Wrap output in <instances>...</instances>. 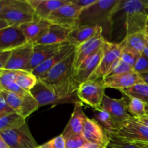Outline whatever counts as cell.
<instances>
[{"label":"cell","instance_id":"1","mask_svg":"<svg viewBox=\"0 0 148 148\" xmlns=\"http://www.w3.org/2000/svg\"><path fill=\"white\" fill-rule=\"evenodd\" d=\"M147 19L148 0H120L113 16V29L121 26L125 38L145 30Z\"/></svg>","mask_w":148,"mask_h":148},{"label":"cell","instance_id":"2","mask_svg":"<svg viewBox=\"0 0 148 148\" xmlns=\"http://www.w3.org/2000/svg\"><path fill=\"white\" fill-rule=\"evenodd\" d=\"M75 51L51 69L41 79L59 98L73 102V95L79 88L74 69Z\"/></svg>","mask_w":148,"mask_h":148},{"label":"cell","instance_id":"3","mask_svg":"<svg viewBox=\"0 0 148 148\" xmlns=\"http://www.w3.org/2000/svg\"><path fill=\"white\" fill-rule=\"evenodd\" d=\"M120 0H97L81 11L77 26L88 25L101 27L103 36L110 41L113 33V16Z\"/></svg>","mask_w":148,"mask_h":148},{"label":"cell","instance_id":"4","mask_svg":"<svg viewBox=\"0 0 148 148\" xmlns=\"http://www.w3.org/2000/svg\"><path fill=\"white\" fill-rule=\"evenodd\" d=\"M35 10L27 0H12L0 12V18L12 25H21L36 19Z\"/></svg>","mask_w":148,"mask_h":148},{"label":"cell","instance_id":"5","mask_svg":"<svg viewBox=\"0 0 148 148\" xmlns=\"http://www.w3.org/2000/svg\"><path fill=\"white\" fill-rule=\"evenodd\" d=\"M105 89L103 79L88 80L79 85L77 91V95L81 103L90 106L95 111H99L102 109Z\"/></svg>","mask_w":148,"mask_h":148},{"label":"cell","instance_id":"6","mask_svg":"<svg viewBox=\"0 0 148 148\" xmlns=\"http://www.w3.org/2000/svg\"><path fill=\"white\" fill-rule=\"evenodd\" d=\"M123 47V41L114 43L106 40L103 46V56L99 66L88 80L94 81L103 79L113 64L120 59Z\"/></svg>","mask_w":148,"mask_h":148},{"label":"cell","instance_id":"7","mask_svg":"<svg viewBox=\"0 0 148 148\" xmlns=\"http://www.w3.org/2000/svg\"><path fill=\"white\" fill-rule=\"evenodd\" d=\"M0 134L10 148H37L39 146L27 123L17 128L1 131Z\"/></svg>","mask_w":148,"mask_h":148},{"label":"cell","instance_id":"8","mask_svg":"<svg viewBox=\"0 0 148 148\" xmlns=\"http://www.w3.org/2000/svg\"><path fill=\"white\" fill-rule=\"evenodd\" d=\"M0 90L1 92V96L4 98L7 104L17 114H20L25 119L27 118L39 108L38 102L30 93L26 96L23 97L19 95L18 94L6 90Z\"/></svg>","mask_w":148,"mask_h":148},{"label":"cell","instance_id":"9","mask_svg":"<svg viewBox=\"0 0 148 148\" xmlns=\"http://www.w3.org/2000/svg\"><path fill=\"white\" fill-rule=\"evenodd\" d=\"M106 41V40L103 36V31L101 29L92 38L77 46L74 56V69L75 73L79 66L85 60L95 55L102 49Z\"/></svg>","mask_w":148,"mask_h":148},{"label":"cell","instance_id":"10","mask_svg":"<svg viewBox=\"0 0 148 148\" xmlns=\"http://www.w3.org/2000/svg\"><path fill=\"white\" fill-rule=\"evenodd\" d=\"M80 8L72 4L69 1V4L63 5L51 13L47 20L53 25L62 26L69 29H72L76 27V23L80 14Z\"/></svg>","mask_w":148,"mask_h":148},{"label":"cell","instance_id":"11","mask_svg":"<svg viewBox=\"0 0 148 148\" xmlns=\"http://www.w3.org/2000/svg\"><path fill=\"white\" fill-rule=\"evenodd\" d=\"M114 134L132 143H148V127L137 122L133 116L123 123Z\"/></svg>","mask_w":148,"mask_h":148},{"label":"cell","instance_id":"12","mask_svg":"<svg viewBox=\"0 0 148 148\" xmlns=\"http://www.w3.org/2000/svg\"><path fill=\"white\" fill-rule=\"evenodd\" d=\"M102 108L121 125L132 117L127 111V98L125 96L121 99H116L105 94L103 98Z\"/></svg>","mask_w":148,"mask_h":148},{"label":"cell","instance_id":"13","mask_svg":"<svg viewBox=\"0 0 148 148\" xmlns=\"http://www.w3.org/2000/svg\"><path fill=\"white\" fill-rule=\"evenodd\" d=\"M69 43H60V44L53 45H34L33 44V53L30 61L27 64L25 70L32 72L39 65L41 64L47 59L51 57L53 54L57 53L62 48L64 47Z\"/></svg>","mask_w":148,"mask_h":148},{"label":"cell","instance_id":"14","mask_svg":"<svg viewBox=\"0 0 148 148\" xmlns=\"http://www.w3.org/2000/svg\"><path fill=\"white\" fill-rule=\"evenodd\" d=\"M26 43L19 25H11L0 30V51H11Z\"/></svg>","mask_w":148,"mask_h":148},{"label":"cell","instance_id":"15","mask_svg":"<svg viewBox=\"0 0 148 148\" xmlns=\"http://www.w3.org/2000/svg\"><path fill=\"white\" fill-rule=\"evenodd\" d=\"M82 134L88 143L105 147L108 141V133L95 119L86 117L82 124Z\"/></svg>","mask_w":148,"mask_h":148},{"label":"cell","instance_id":"16","mask_svg":"<svg viewBox=\"0 0 148 148\" xmlns=\"http://www.w3.org/2000/svg\"><path fill=\"white\" fill-rule=\"evenodd\" d=\"M33 49V43L25 44L11 51L10 58L4 69L12 70H25L31 57Z\"/></svg>","mask_w":148,"mask_h":148},{"label":"cell","instance_id":"17","mask_svg":"<svg viewBox=\"0 0 148 148\" xmlns=\"http://www.w3.org/2000/svg\"><path fill=\"white\" fill-rule=\"evenodd\" d=\"M77 46L71 45L70 43L65 46L62 48L60 51L53 54L51 57L39 65L37 68L33 71V74L38 78V79H42L44 77L48 72L53 69L54 66H56L58 64L66 59L67 56H69L71 53H73L76 49Z\"/></svg>","mask_w":148,"mask_h":148},{"label":"cell","instance_id":"18","mask_svg":"<svg viewBox=\"0 0 148 148\" xmlns=\"http://www.w3.org/2000/svg\"><path fill=\"white\" fill-rule=\"evenodd\" d=\"M102 79L105 88H112L119 90L127 89L136 84L143 82L140 75L134 70L127 73L105 77Z\"/></svg>","mask_w":148,"mask_h":148},{"label":"cell","instance_id":"19","mask_svg":"<svg viewBox=\"0 0 148 148\" xmlns=\"http://www.w3.org/2000/svg\"><path fill=\"white\" fill-rule=\"evenodd\" d=\"M51 23L47 20L36 17L34 20L21 25L20 27L27 41L34 44L46 33Z\"/></svg>","mask_w":148,"mask_h":148},{"label":"cell","instance_id":"20","mask_svg":"<svg viewBox=\"0 0 148 148\" xmlns=\"http://www.w3.org/2000/svg\"><path fill=\"white\" fill-rule=\"evenodd\" d=\"M30 93L36 100L39 107L50 104L66 103L59 98L41 79H38L37 83L30 91Z\"/></svg>","mask_w":148,"mask_h":148},{"label":"cell","instance_id":"21","mask_svg":"<svg viewBox=\"0 0 148 148\" xmlns=\"http://www.w3.org/2000/svg\"><path fill=\"white\" fill-rule=\"evenodd\" d=\"M86 117L82 103L79 101L75 103L70 119L62 134L64 139L82 134V124Z\"/></svg>","mask_w":148,"mask_h":148},{"label":"cell","instance_id":"22","mask_svg":"<svg viewBox=\"0 0 148 148\" xmlns=\"http://www.w3.org/2000/svg\"><path fill=\"white\" fill-rule=\"evenodd\" d=\"M71 30L72 29L51 24L46 33L38 39L34 45H53L66 43L68 42V38Z\"/></svg>","mask_w":148,"mask_h":148},{"label":"cell","instance_id":"23","mask_svg":"<svg viewBox=\"0 0 148 148\" xmlns=\"http://www.w3.org/2000/svg\"><path fill=\"white\" fill-rule=\"evenodd\" d=\"M102 56L103 48L98 53L85 60L79 66L75 73V79H76L77 83L78 84L79 87L81 84L88 81L91 75L95 72L98 66H99V64L102 59Z\"/></svg>","mask_w":148,"mask_h":148},{"label":"cell","instance_id":"24","mask_svg":"<svg viewBox=\"0 0 148 148\" xmlns=\"http://www.w3.org/2000/svg\"><path fill=\"white\" fill-rule=\"evenodd\" d=\"M100 30H101V27L98 26H77L71 30L68 38V42L71 45L78 46L92 38Z\"/></svg>","mask_w":148,"mask_h":148},{"label":"cell","instance_id":"25","mask_svg":"<svg viewBox=\"0 0 148 148\" xmlns=\"http://www.w3.org/2000/svg\"><path fill=\"white\" fill-rule=\"evenodd\" d=\"M70 0H41L39 5L35 10L36 16L38 18L47 20L53 12L66 4Z\"/></svg>","mask_w":148,"mask_h":148},{"label":"cell","instance_id":"26","mask_svg":"<svg viewBox=\"0 0 148 148\" xmlns=\"http://www.w3.org/2000/svg\"><path fill=\"white\" fill-rule=\"evenodd\" d=\"M119 91L127 98H137L145 103L146 105H148V85L145 82H140L133 85L131 88L121 90Z\"/></svg>","mask_w":148,"mask_h":148},{"label":"cell","instance_id":"27","mask_svg":"<svg viewBox=\"0 0 148 148\" xmlns=\"http://www.w3.org/2000/svg\"><path fill=\"white\" fill-rule=\"evenodd\" d=\"M94 119L108 133H115L121 126L103 108L94 113Z\"/></svg>","mask_w":148,"mask_h":148},{"label":"cell","instance_id":"28","mask_svg":"<svg viewBox=\"0 0 148 148\" xmlns=\"http://www.w3.org/2000/svg\"><path fill=\"white\" fill-rule=\"evenodd\" d=\"M122 40L124 43V46L127 47L140 53H143V51L146 47L145 30L128 35Z\"/></svg>","mask_w":148,"mask_h":148},{"label":"cell","instance_id":"29","mask_svg":"<svg viewBox=\"0 0 148 148\" xmlns=\"http://www.w3.org/2000/svg\"><path fill=\"white\" fill-rule=\"evenodd\" d=\"M37 82L38 78L33 75V72L26 70H17L16 83L26 92H30Z\"/></svg>","mask_w":148,"mask_h":148},{"label":"cell","instance_id":"30","mask_svg":"<svg viewBox=\"0 0 148 148\" xmlns=\"http://www.w3.org/2000/svg\"><path fill=\"white\" fill-rule=\"evenodd\" d=\"M26 123L25 119L17 113L9 114L0 118V132L12 130L24 125Z\"/></svg>","mask_w":148,"mask_h":148},{"label":"cell","instance_id":"31","mask_svg":"<svg viewBox=\"0 0 148 148\" xmlns=\"http://www.w3.org/2000/svg\"><path fill=\"white\" fill-rule=\"evenodd\" d=\"M127 111L134 118L143 116L147 114L146 104L137 98H127Z\"/></svg>","mask_w":148,"mask_h":148},{"label":"cell","instance_id":"32","mask_svg":"<svg viewBox=\"0 0 148 148\" xmlns=\"http://www.w3.org/2000/svg\"><path fill=\"white\" fill-rule=\"evenodd\" d=\"M108 133V132H107ZM108 141L105 148H141L114 133H108Z\"/></svg>","mask_w":148,"mask_h":148},{"label":"cell","instance_id":"33","mask_svg":"<svg viewBox=\"0 0 148 148\" xmlns=\"http://www.w3.org/2000/svg\"><path fill=\"white\" fill-rule=\"evenodd\" d=\"M17 70L2 69L0 70V90H7L16 82Z\"/></svg>","mask_w":148,"mask_h":148},{"label":"cell","instance_id":"34","mask_svg":"<svg viewBox=\"0 0 148 148\" xmlns=\"http://www.w3.org/2000/svg\"><path fill=\"white\" fill-rule=\"evenodd\" d=\"M123 43H124V41H123ZM142 53L127 47V46H124V47H123L122 51H121L120 59L125 62V63L128 64L130 66L133 68Z\"/></svg>","mask_w":148,"mask_h":148},{"label":"cell","instance_id":"35","mask_svg":"<svg viewBox=\"0 0 148 148\" xmlns=\"http://www.w3.org/2000/svg\"><path fill=\"white\" fill-rule=\"evenodd\" d=\"M132 71H133V68L130 66L128 64L125 63V62H123L122 60L119 59L113 64V66L109 69L105 77L121 75V74L127 73V72H132Z\"/></svg>","mask_w":148,"mask_h":148},{"label":"cell","instance_id":"36","mask_svg":"<svg viewBox=\"0 0 148 148\" xmlns=\"http://www.w3.org/2000/svg\"><path fill=\"white\" fill-rule=\"evenodd\" d=\"M88 142L82 134L65 139V148H81Z\"/></svg>","mask_w":148,"mask_h":148},{"label":"cell","instance_id":"37","mask_svg":"<svg viewBox=\"0 0 148 148\" xmlns=\"http://www.w3.org/2000/svg\"><path fill=\"white\" fill-rule=\"evenodd\" d=\"M133 70L139 75L148 72V57L144 53L140 55L133 67Z\"/></svg>","mask_w":148,"mask_h":148},{"label":"cell","instance_id":"38","mask_svg":"<svg viewBox=\"0 0 148 148\" xmlns=\"http://www.w3.org/2000/svg\"><path fill=\"white\" fill-rule=\"evenodd\" d=\"M38 148H65V139L62 134L38 146Z\"/></svg>","mask_w":148,"mask_h":148},{"label":"cell","instance_id":"39","mask_svg":"<svg viewBox=\"0 0 148 148\" xmlns=\"http://www.w3.org/2000/svg\"><path fill=\"white\" fill-rule=\"evenodd\" d=\"M13 113L16 112L7 104L4 98L1 96L0 98V118L9 115V114H13Z\"/></svg>","mask_w":148,"mask_h":148},{"label":"cell","instance_id":"40","mask_svg":"<svg viewBox=\"0 0 148 148\" xmlns=\"http://www.w3.org/2000/svg\"><path fill=\"white\" fill-rule=\"evenodd\" d=\"M96 1L97 0H70V3L82 10L93 4L94 3L96 2Z\"/></svg>","mask_w":148,"mask_h":148},{"label":"cell","instance_id":"41","mask_svg":"<svg viewBox=\"0 0 148 148\" xmlns=\"http://www.w3.org/2000/svg\"><path fill=\"white\" fill-rule=\"evenodd\" d=\"M11 51H0V70L5 68Z\"/></svg>","mask_w":148,"mask_h":148},{"label":"cell","instance_id":"42","mask_svg":"<svg viewBox=\"0 0 148 148\" xmlns=\"http://www.w3.org/2000/svg\"><path fill=\"white\" fill-rule=\"evenodd\" d=\"M134 119H135L137 122L140 123V124L148 127V114L143 116L138 117V118H134Z\"/></svg>","mask_w":148,"mask_h":148},{"label":"cell","instance_id":"43","mask_svg":"<svg viewBox=\"0 0 148 148\" xmlns=\"http://www.w3.org/2000/svg\"><path fill=\"white\" fill-rule=\"evenodd\" d=\"M27 1L28 2V4L31 6L32 8L35 10L36 9V7L39 5V4L40 3L41 0H27Z\"/></svg>","mask_w":148,"mask_h":148},{"label":"cell","instance_id":"44","mask_svg":"<svg viewBox=\"0 0 148 148\" xmlns=\"http://www.w3.org/2000/svg\"><path fill=\"white\" fill-rule=\"evenodd\" d=\"M81 148H105L103 146L99 145L94 144V143H87L86 144L84 145Z\"/></svg>","mask_w":148,"mask_h":148},{"label":"cell","instance_id":"45","mask_svg":"<svg viewBox=\"0 0 148 148\" xmlns=\"http://www.w3.org/2000/svg\"><path fill=\"white\" fill-rule=\"evenodd\" d=\"M11 25H12L10 24V23H8V22L6 21V20H3V19L0 18V30H2V29L4 28H6V27H10V26Z\"/></svg>","mask_w":148,"mask_h":148},{"label":"cell","instance_id":"46","mask_svg":"<svg viewBox=\"0 0 148 148\" xmlns=\"http://www.w3.org/2000/svg\"><path fill=\"white\" fill-rule=\"evenodd\" d=\"M12 0H0V12H1V10L6 7V6L8 5L10 3Z\"/></svg>","mask_w":148,"mask_h":148},{"label":"cell","instance_id":"47","mask_svg":"<svg viewBox=\"0 0 148 148\" xmlns=\"http://www.w3.org/2000/svg\"><path fill=\"white\" fill-rule=\"evenodd\" d=\"M0 148H10L3 139V137H1V134H0Z\"/></svg>","mask_w":148,"mask_h":148},{"label":"cell","instance_id":"48","mask_svg":"<svg viewBox=\"0 0 148 148\" xmlns=\"http://www.w3.org/2000/svg\"><path fill=\"white\" fill-rule=\"evenodd\" d=\"M137 146L141 148H148V143H143V142H134Z\"/></svg>","mask_w":148,"mask_h":148},{"label":"cell","instance_id":"49","mask_svg":"<svg viewBox=\"0 0 148 148\" xmlns=\"http://www.w3.org/2000/svg\"><path fill=\"white\" fill-rule=\"evenodd\" d=\"M140 77H141V79H143V82H145L146 84H147L148 85V72L147 73L140 74Z\"/></svg>","mask_w":148,"mask_h":148},{"label":"cell","instance_id":"50","mask_svg":"<svg viewBox=\"0 0 148 148\" xmlns=\"http://www.w3.org/2000/svg\"><path fill=\"white\" fill-rule=\"evenodd\" d=\"M145 36H146V47L148 48V32L145 30Z\"/></svg>","mask_w":148,"mask_h":148},{"label":"cell","instance_id":"51","mask_svg":"<svg viewBox=\"0 0 148 148\" xmlns=\"http://www.w3.org/2000/svg\"><path fill=\"white\" fill-rule=\"evenodd\" d=\"M143 53H144L145 54L146 56H147V57H148V48L147 47L145 48L144 51H143Z\"/></svg>","mask_w":148,"mask_h":148},{"label":"cell","instance_id":"52","mask_svg":"<svg viewBox=\"0 0 148 148\" xmlns=\"http://www.w3.org/2000/svg\"><path fill=\"white\" fill-rule=\"evenodd\" d=\"M145 30H147V31L148 32V19H147V24H146V28Z\"/></svg>","mask_w":148,"mask_h":148},{"label":"cell","instance_id":"53","mask_svg":"<svg viewBox=\"0 0 148 148\" xmlns=\"http://www.w3.org/2000/svg\"><path fill=\"white\" fill-rule=\"evenodd\" d=\"M1 90H0V98H1Z\"/></svg>","mask_w":148,"mask_h":148},{"label":"cell","instance_id":"54","mask_svg":"<svg viewBox=\"0 0 148 148\" xmlns=\"http://www.w3.org/2000/svg\"><path fill=\"white\" fill-rule=\"evenodd\" d=\"M37 148H38V147H37Z\"/></svg>","mask_w":148,"mask_h":148}]
</instances>
